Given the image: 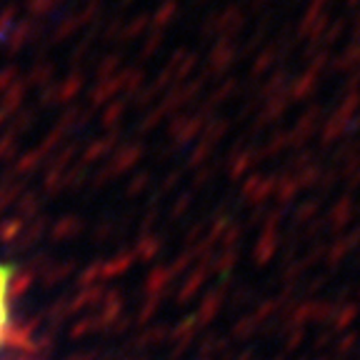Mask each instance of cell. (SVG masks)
I'll list each match as a JSON object with an SVG mask.
<instances>
[{
	"label": "cell",
	"instance_id": "1",
	"mask_svg": "<svg viewBox=\"0 0 360 360\" xmlns=\"http://www.w3.org/2000/svg\"><path fill=\"white\" fill-rule=\"evenodd\" d=\"M11 265L0 263V340H3V333L8 326V283H11Z\"/></svg>",
	"mask_w": 360,
	"mask_h": 360
}]
</instances>
